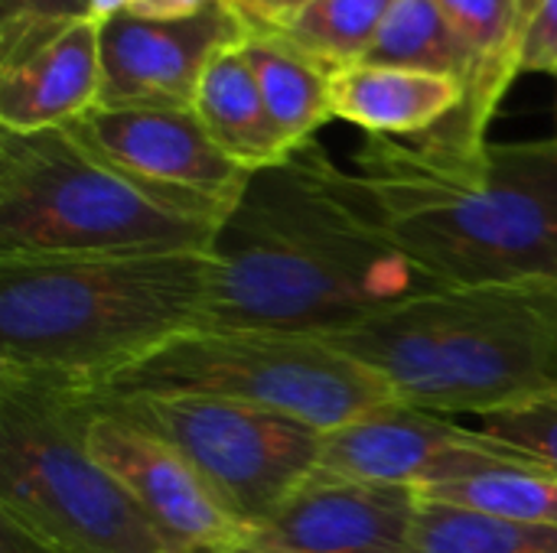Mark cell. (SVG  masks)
Returning <instances> with one entry per match:
<instances>
[{
	"label": "cell",
	"instance_id": "obj_22",
	"mask_svg": "<svg viewBox=\"0 0 557 553\" xmlns=\"http://www.w3.org/2000/svg\"><path fill=\"white\" fill-rule=\"evenodd\" d=\"M82 20H91V0H0V68L26 59Z\"/></svg>",
	"mask_w": 557,
	"mask_h": 553
},
{
	"label": "cell",
	"instance_id": "obj_21",
	"mask_svg": "<svg viewBox=\"0 0 557 553\" xmlns=\"http://www.w3.org/2000/svg\"><path fill=\"white\" fill-rule=\"evenodd\" d=\"M431 499L476 508L486 515H503L525 525L557 528V476L555 473H532V469H506V473H483L463 482H450L441 489L424 492Z\"/></svg>",
	"mask_w": 557,
	"mask_h": 553
},
{
	"label": "cell",
	"instance_id": "obj_2",
	"mask_svg": "<svg viewBox=\"0 0 557 553\" xmlns=\"http://www.w3.org/2000/svg\"><path fill=\"white\" fill-rule=\"evenodd\" d=\"M359 176L437 287L557 284V137L437 150L369 137Z\"/></svg>",
	"mask_w": 557,
	"mask_h": 553
},
{
	"label": "cell",
	"instance_id": "obj_1",
	"mask_svg": "<svg viewBox=\"0 0 557 553\" xmlns=\"http://www.w3.org/2000/svg\"><path fill=\"white\" fill-rule=\"evenodd\" d=\"M202 329L330 336L441 290L392 238L359 173L310 140L258 169L212 244Z\"/></svg>",
	"mask_w": 557,
	"mask_h": 553
},
{
	"label": "cell",
	"instance_id": "obj_11",
	"mask_svg": "<svg viewBox=\"0 0 557 553\" xmlns=\"http://www.w3.org/2000/svg\"><path fill=\"white\" fill-rule=\"evenodd\" d=\"M242 36L245 23L225 0L186 20H104L98 108H193L209 62Z\"/></svg>",
	"mask_w": 557,
	"mask_h": 553
},
{
	"label": "cell",
	"instance_id": "obj_28",
	"mask_svg": "<svg viewBox=\"0 0 557 553\" xmlns=\"http://www.w3.org/2000/svg\"><path fill=\"white\" fill-rule=\"evenodd\" d=\"M137 0H91V20L104 23L117 13H127Z\"/></svg>",
	"mask_w": 557,
	"mask_h": 553
},
{
	"label": "cell",
	"instance_id": "obj_29",
	"mask_svg": "<svg viewBox=\"0 0 557 553\" xmlns=\"http://www.w3.org/2000/svg\"><path fill=\"white\" fill-rule=\"evenodd\" d=\"M189 553H287L274 551V548H264L258 541H242V544H222V548H193Z\"/></svg>",
	"mask_w": 557,
	"mask_h": 553
},
{
	"label": "cell",
	"instance_id": "obj_19",
	"mask_svg": "<svg viewBox=\"0 0 557 553\" xmlns=\"http://www.w3.org/2000/svg\"><path fill=\"white\" fill-rule=\"evenodd\" d=\"M437 7L476 52L486 98L493 108H499L516 75H522V0H437Z\"/></svg>",
	"mask_w": 557,
	"mask_h": 553
},
{
	"label": "cell",
	"instance_id": "obj_12",
	"mask_svg": "<svg viewBox=\"0 0 557 553\" xmlns=\"http://www.w3.org/2000/svg\"><path fill=\"white\" fill-rule=\"evenodd\" d=\"M424 492L411 486L310 473L251 541L287 553H408Z\"/></svg>",
	"mask_w": 557,
	"mask_h": 553
},
{
	"label": "cell",
	"instance_id": "obj_24",
	"mask_svg": "<svg viewBox=\"0 0 557 553\" xmlns=\"http://www.w3.org/2000/svg\"><path fill=\"white\" fill-rule=\"evenodd\" d=\"M519 68L557 75V0H522Z\"/></svg>",
	"mask_w": 557,
	"mask_h": 553
},
{
	"label": "cell",
	"instance_id": "obj_6",
	"mask_svg": "<svg viewBox=\"0 0 557 553\" xmlns=\"http://www.w3.org/2000/svg\"><path fill=\"white\" fill-rule=\"evenodd\" d=\"M82 391L0 372V521L52 553H189L91 456Z\"/></svg>",
	"mask_w": 557,
	"mask_h": 553
},
{
	"label": "cell",
	"instance_id": "obj_18",
	"mask_svg": "<svg viewBox=\"0 0 557 553\" xmlns=\"http://www.w3.org/2000/svg\"><path fill=\"white\" fill-rule=\"evenodd\" d=\"M408 553H557V528L424 495Z\"/></svg>",
	"mask_w": 557,
	"mask_h": 553
},
{
	"label": "cell",
	"instance_id": "obj_9",
	"mask_svg": "<svg viewBox=\"0 0 557 553\" xmlns=\"http://www.w3.org/2000/svg\"><path fill=\"white\" fill-rule=\"evenodd\" d=\"M320 469L352 479L411 486L421 492L483 473H552L519 447H509L483 430L457 427L444 414L421 411L405 401H388L323 433Z\"/></svg>",
	"mask_w": 557,
	"mask_h": 553
},
{
	"label": "cell",
	"instance_id": "obj_20",
	"mask_svg": "<svg viewBox=\"0 0 557 553\" xmlns=\"http://www.w3.org/2000/svg\"><path fill=\"white\" fill-rule=\"evenodd\" d=\"M392 3L395 0H313L284 36L330 68L349 65L366 59Z\"/></svg>",
	"mask_w": 557,
	"mask_h": 553
},
{
	"label": "cell",
	"instance_id": "obj_8",
	"mask_svg": "<svg viewBox=\"0 0 557 553\" xmlns=\"http://www.w3.org/2000/svg\"><path fill=\"white\" fill-rule=\"evenodd\" d=\"M91 401L173 447L251 535L320 469L323 433L274 411L199 394Z\"/></svg>",
	"mask_w": 557,
	"mask_h": 553
},
{
	"label": "cell",
	"instance_id": "obj_16",
	"mask_svg": "<svg viewBox=\"0 0 557 553\" xmlns=\"http://www.w3.org/2000/svg\"><path fill=\"white\" fill-rule=\"evenodd\" d=\"M193 111L199 114L212 140L251 173L281 166L294 153L277 130L238 42L222 49L209 62Z\"/></svg>",
	"mask_w": 557,
	"mask_h": 553
},
{
	"label": "cell",
	"instance_id": "obj_4",
	"mask_svg": "<svg viewBox=\"0 0 557 553\" xmlns=\"http://www.w3.org/2000/svg\"><path fill=\"white\" fill-rule=\"evenodd\" d=\"M323 339L398 401L444 417L557 398V284L441 287Z\"/></svg>",
	"mask_w": 557,
	"mask_h": 553
},
{
	"label": "cell",
	"instance_id": "obj_14",
	"mask_svg": "<svg viewBox=\"0 0 557 553\" xmlns=\"http://www.w3.org/2000/svg\"><path fill=\"white\" fill-rule=\"evenodd\" d=\"M101 104V23L82 20L0 68V130L69 127Z\"/></svg>",
	"mask_w": 557,
	"mask_h": 553
},
{
	"label": "cell",
	"instance_id": "obj_10",
	"mask_svg": "<svg viewBox=\"0 0 557 553\" xmlns=\"http://www.w3.org/2000/svg\"><path fill=\"white\" fill-rule=\"evenodd\" d=\"M69 127L137 183L219 225L255 176L212 140L193 108H95Z\"/></svg>",
	"mask_w": 557,
	"mask_h": 553
},
{
	"label": "cell",
	"instance_id": "obj_27",
	"mask_svg": "<svg viewBox=\"0 0 557 553\" xmlns=\"http://www.w3.org/2000/svg\"><path fill=\"white\" fill-rule=\"evenodd\" d=\"M0 553H52L42 544H36L33 538H26L23 531H16L13 525L0 521Z\"/></svg>",
	"mask_w": 557,
	"mask_h": 553
},
{
	"label": "cell",
	"instance_id": "obj_23",
	"mask_svg": "<svg viewBox=\"0 0 557 553\" xmlns=\"http://www.w3.org/2000/svg\"><path fill=\"white\" fill-rule=\"evenodd\" d=\"M483 433L525 450L557 476V398L483 417Z\"/></svg>",
	"mask_w": 557,
	"mask_h": 553
},
{
	"label": "cell",
	"instance_id": "obj_3",
	"mask_svg": "<svg viewBox=\"0 0 557 553\" xmlns=\"http://www.w3.org/2000/svg\"><path fill=\"white\" fill-rule=\"evenodd\" d=\"M209 251L0 261V372L91 391L202 329Z\"/></svg>",
	"mask_w": 557,
	"mask_h": 553
},
{
	"label": "cell",
	"instance_id": "obj_15",
	"mask_svg": "<svg viewBox=\"0 0 557 553\" xmlns=\"http://www.w3.org/2000/svg\"><path fill=\"white\" fill-rule=\"evenodd\" d=\"M330 101L333 117L362 127L369 137L418 140L463 108L467 85L454 75L362 59L330 72Z\"/></svg>",
	"mask_w": 557,
	"mask_h": 553
},
{
	"label": "cell",
	"instance_id": "obj_5",
	"mask_svg": "<svg viewBox=\"0 0 557 553\" xmlns=\"http://www.w3.org/2000/svg\"><path fill=\"white\" fill-rule=\"evenodd\" d=\"M219 222L137 183L72 127L0 130V261L209 251Z\"/></svg>",
	"mask_w": 557,
	"mask_h": 553
},
{
	"label": "cell",
	"instance_id": "obj_17",
	"mask_svg": "<svg viewBox=\"0 0 557 553\" xmlns=\"http://www.w3.org/2000/svg\"><path fill=\"white\" fill-rule=\"evenodd\" d=\"M238 49L290 150L317 140V130L336 121L330 101L333 68L326 62L313 59L274 29H245Z\"/></svg>",
	"mask_w": 557,
	"mask_h": 553
},
{
	"label": "cell",
	"instance_id": "obj_13",
	"mask_svg": "<svg viewBox=\"0 0 557 553\" xmlns=\"http://www.w3.org/2000/svg\"><path fill=\"white\" fill-rule=\"evenodd\" d=\"M85 443L91 456L137 499V505L183 548H222L251 541L242 525L199 473L153 433L104 414L91 398Z\"/></svg>",
	"mask_w": 557,
	"mask_h": 553
},
{
	"label": "cell",
	"instance_id": "obj_7",
	"mask_svg": "<svg viewBox=\"0 0 557 553\" xmlns=\"http://www.w3.org/2000/svg\"><path fill=\"white\" fill-rule=\"evenodd\" d=\"M82 394H199L274 411L320 433L398 401L379 375L320 336L222 329L183 332Z\"/></svg>",
	"mask_w": 557,
	"mask_h": 553
},
{
	"label": "cell",
	"instance_id": "obj_26",
	"mask_svg": "<svg viewBox=\"0 0 557 553\" xmlns=\"http://www.w3.org/2000/svg\"><path fill=\"white\" fill-rule=\"evenodd\" d=\"M219 0H137L127 13L147 16V20H186L202 10H209Z\"/></svg>",
	"mask_w": 557,
	"mask_h": 553
},
{
	"label": "cell",
	"instance_id": "obj_25",
	"mask_svg": "<svg viewBox=\"0 0 557 553\" xmlns=\"http://www.w3.org/2000/svg\"><path fill=\"white\" fill-rule=\"evenodd\" d=\"M307 3L313 0H225V7L245 23V29H274V33H284Z\"/></svg>",
	"mask_w": 557,
	"mask_h": 553
}]
</instances>
